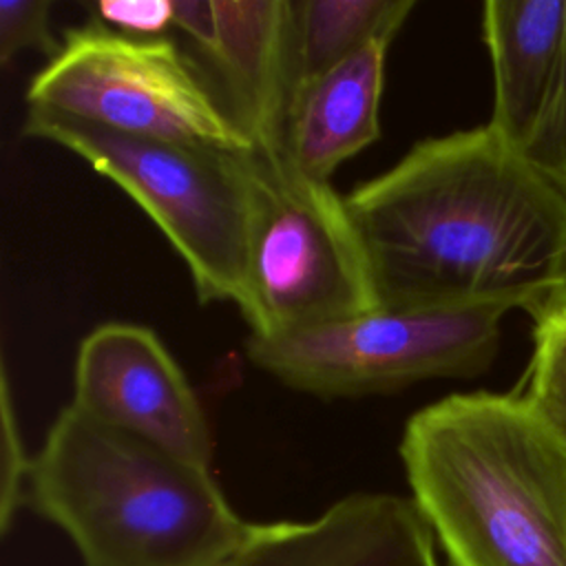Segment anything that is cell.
Returning a JSON list of instances; mask_svg holds the SVG:
<instances>
[{
  "mask_svg": "<svg viewBox=\"0 0 566 566\" xmlns=\"http://www.w3.org/2000/svg\"><path fill=\"white\" fill-rule=\"evenodd\" d=\"M345 201L385 307L566 296V190L489 124L416 142Z\"/></svg>",
  "mask_w": 566,
  "mask_h": 566,
  "instance_id": "6da1fadb",
  "label": "cell"
},
{
  "mask_svg": "<svg viewBox=\"0 0 566 566\" xmlns=\"http://www.w3.org/2000/svg\"><path fill=\"white\" fill-rule=\"evenodd\" d=\"M447 566H566V436L522 394H451L398 444Z\"/></svg>",
  "mask_w": 566,
  "mask_h": 566,
  "instance_id": "7a4b0ae2",
  "label": "cell"
},
{
  "mask_svg": "<svg viewBox=\"0 0 566 566\" xmlns=\"http://www.w3.org/2000/svg\"><path fill=\"white\" fill-rule=\"evenodd\" d=\"M24 504L64 531L82 566H228L250 526L210 467L113 429L73 402L31 458Z\"/></svg>",
  "mask_w": 566,
  "mask_h": 566,
  "instance_id": "3957f363",
  "label": "cell"
},
{
  "mask_svg": "<svg viewBox=\"0 0 566 566\" xmlns=\"http://www.w3.org/2000/svg\"><path fill=\"white\" fill-rule=\"evenodd\" d=\"M22 135L57 144L119 186L164 232L199 303L243 301L259 197L256 150L119 133L27 106Z\"/></svg>",
  "mask_w": 566,
  "mask_h": 566,
  "instance_id": "277c9868",
  "label": "cell"
},
{
  "mask_svg": "<svg viewBox=\"0 0 566 566\" xmlns=\"http://www.w3.org/2000/svg\"><path fill=\"white\" fill-rule=\"evenodd\" d=\"M502 303L385 307L292 332L248 336L245 356L285 387L325 400L400 391L484 374L500 349Z\"/></svg>",
  "mask_w": 566,
  "mask_h": 566,
  "instance_id": "5b68a950",
  "label": "cell"
},
{
  "mask_svg": "<svg viewBox=\"0 0 566 566\" xmlns=\"http://www.w3.org/2000/svg\"><path fill=\"white\" fill-rule=\"evenodd\" d=\"M256 157L259 197L239 305L250 334L285 336L378 307L345 197L285 155Z\"/></svg>",
  "mask_w": 566,
  "mask_h": 566,
  "instance_id": "8992f818",
  "label": "cell"
},
{
  "mask_svg": "<svg viewBox=\"0 0 566 566\" xmlns=\"http://www.w3.org/2000/svg\"><path fill=\"white\" fill-rule=\"evenodd\" d=\"M27 106L128 135L254 150L172 38H126L95 22L66 29L29 82Z\"/></svg>",
  "mask_w": 566,
  "mask_h": 566,
  "instance_id": "52a82bcc",
  "label": "cell"
},
{
  "mask_svg": "<svg viewBox=\"0 0 566 566\" xmlns=\"http://www.w3.org/2000/svg\"><path fill=\"white\" fill-rule=\"evenodd\" d=\"M175 33L252 148L285 155L294 102L290 0H177Z\"/></svg>",
  "mask_w": 566,
  "mask_h": 566,
  "instance_id": "ba28073f",
  "label": "cell"
},
{
  "mask_svg": "<svg viewBox=\"0 0 566 566\" xmlns=\"http://www.w3.org/2000/svg\"><path fill=\"white\" fill-rule=\"evenodd\" d=\"M91 418L210 467L212 431L195 389L146 325L111 321L91 329L75 356L73 400Z\"/></svg>",
  "mask_w": 566,
  "mask_h": 566,
  "instance_id": "9c48e42d",
  "label": "cell"
},
{
  "mask_svg": "<svg viewBox=\"0 0 566 566\" xmlns=\"http://www.w3.org/2000/svg\"><path fill=\"white\" fill-rule=\"evenodd\" d=\"M228 566H447L411 497L349 493L312 520L248 526Z\"/></svg>",
  "mask_w": 566,
  "mask_h": 566,
  "instance_id": "30bf717a",
  "label": "cell"
},
{
  "mask_svg": "<svg viewBox=\"0 0 566 566\" xmlns=\"http://www.w3.org/2000/svg\"><path fill=\"white\" fill-rule=\"evenodd\" d=\"M482 35L493 69L486 122L528 150L553 106L566 53V0H489Z\"/></svg>",
  "mask_w": 566,
  "mask_h": 566,
  "instance_id": "8fae6325",
  "label": "cell"
},
{
  "mask_svg": "<svg viewBox=\"0 0 566 566\" xmlns=\"http://www.w3.org/2000/svg\"><path fill=\"white\" fill-rule=\"evenodd\" d=\"M389 44H367L296 93L285 126V157L298 172L329 181L336 168L378 142Z\"/></svg>",
  "mask_w": 566,
  "mask_h": 566,
  "instance_id": "7c38bea8",
  "label": "cell"
},
{
  "mask_svg": "<svg viewBox=\"0 0 566 566\" xmlns=\"http://www.w3.org/2000/svg\"><path fill=\"white\" fill-rule=\"evenodd\" d=\"M413 0H290L294 97L376 40H394Z\"/></svg>",
  "mask_w": 566,
  "mask_h": 566,
  "instance_id": "4fadbf2b",
  "label": "cell"
},
{
  "mask_svg": "<svg viewBox=\"0 0 566 566\" xmlns=\"http://www.w3.org/2000/svg\"><path fill=\"white\" fill-rule=\"evenodd\" d=\"M517 394L566 436V296L533 314V356Z\"/></svg>",
  "mask_w": 566,
  "mask_h": 566,
  "instance_id": "5bb4252c",
  "label": "cell"
},
{
  "mask_svg": "<svg viewBox=\"0 0 566 566\" xmlns=\"http://www.w3.org/2000/svg\"><path fill=\"white\" fill-rule=\"evenodd\" d=\"M31 458L24 451L18 413L13 409L7 367L0 374V528L7 533L13 513L24 504Z\"/></svg>",
  "mask_w": 566,
  "mask_h": 566,
  "instance_id": "9a60e30c",
  "label": "cell"
},
{
  "mask_svg": "<svg viewBox=\"0 0 566 566\" xmlns=\"http://www.w3.org/2000/svg\"><path fill=\"white\" fill-rule=\"evenodd\" d=\"M49 0H2L0 2V62L9 64L20 51H38L53 60L62 40L55 38L51 29Z\"/></svg>",
  "mask_w": 566,
  "mask_h": 566,
  "instance_id": "2e32d148",
  "label": "cell"
},
{
  "mask_svg": "<svg viewBox=\"0 0 566 566\" xmlns=\"http://www.w3.org/2000/svg\"><path fill=\"white\" fill-rule=\"evenodd\" d=\"M91 15L106 29L137 40L170 38L175 31V2L170 0H99Z\"/></svg>",
  "mask_w": 566,
  "mask_h": 566,
  "instance_id": "e0dca14e",
  "label": "cell"
},
{
  "mask_svg": "<svg viewBox=\"0 0 566 566\" xmlns=\"http://www.w3.org/2000/svg\"><path fill=\"white\" fill-rule=\"evenodd\" d=\"M526 153L566 190V53L553 106Z\"/></svg>",
  "mask_w": 566,
  "mask_h": 566,
  "instance_id": "ac0fdd59",
  "label": "cell"
}]
</instances>
